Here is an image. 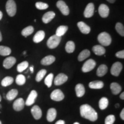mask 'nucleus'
Returning a JSON list of instances; mask_svg holds the SVG:
<instances>
[{
    "label": "nucleus",
    "mask_w": 124,
    "mask_h": 124,
    "mask_svg": "<svg viewBox=\"0 0 124 124\" xmlns=\"http://www.w3.org/2000/svg\"><path fill=\"white\" fill-rule=\"evenodd\" d=\"M80 116L91 121H95L98 119V114L95 110L89 105H82L80 107Z\"/></svg>",
    "instance_id": "nucleus-1"
},
{
    "label": "nucleus",
    "mask_w": 124,
    "mask_h": 124,
    "mask_svg": "<svg viewBox=\"0 0 124 124\" xmlns=\"http://www.w3.org/2000/svg\"><path fill=\"white\" fill-rule=\"evenodd\" d=\"M99 43L103 46H108L111 43V38L109 34L103 32L98 36Z\"/></svg>",
    "instance_id": "nucleus-2"
},
{
    "label": "nucleus",
    "mask_w": 124,
    "mask_h": 124,
    "mask_svg": "<svg viewBox=\"0 0 124 124\" xmlns=\"http://www.w3.org/2000/svg\"><path fill=\"white\" fill-rule=\"evenodd\" d=\"M61 41V37L58 36L57 35H53L51 36L48 40L46 45L50 49H54L56 48L60 44Z\"/></svg>",
    "instance_id": "nucleus-3"
},
{
    "label": "nucleus",
    "mask_w": 124,
    "mask_h": 124,
    "mask_svg": "<svg viewBox=\"0 0 124 124\" xmlns=\"http://www.w3.org/2000/svg\"><path fill=\"white\" fill-rule=\"evenodd\" d=\"M6 10L7 13L10 17H13L16 15L17 11V7L14 0H8L6 4Z\"/></svg>",
    "instance_id": "nucleus-4"
},
{
    "label": "nucleus",
    "mask_w": 124,
    "mask_h": 124,
    "mask_svg": "<svg viewBox=\"0 0 124 124\" xmlns=\"http://www.w3.org/2000/svg\"><path fill=\"white\" fill-rule=\"evenodd\" d=\"M96 66V62L94 60L90 59L87 60L83 65L82 68V70L83 72H88L93 70L95 68Z\"/></svg>",
    "instance_id": "nucleus-5"
},
{
    "label": "nucleus",
    "mask_w": 124,
    "mask_h": 124,
    "mask_svg": "<svg viewBox=\"0 0 124 124\" xmlns=\"http://www.w3.org/2000/svg\"><path fill=\"white\" fill-rule=\"evenodd\" d=\"M122 64L120 62H117L114 63V64L112 65L111 67L110 72L111 74L113 76H115V77H118L120 75V72H121L122 70Z\"/></svg>",
    "instance_id": "nucleus-6"
},
{
    "label": "nucleus",
    "mask_w": 124,
    "mask_h": 124,
    "mask_svg": "<svg viewBox=\"0 0 124 124\" xmlns=\"http://www.w3.org/2000/svg\"><path fill=\"white\" fill-rule=\"evenodd\" d=\"M51 98L55 101H61L64 98V95L60 90L56 89L51 94Z\"/></svg>",
    "instance_id": "nucleus-7"
},
{
    "label": "nucleus",
    "mask_w": 124,
    "mask_h": 124,
    "mask_svg": "<svg viewBox=\"0 0 124 124\" xmlns=\"http://www.w3.org/2000/svg\"><path fill=\"white\" fill-rule=\"evenodd\" d=\"M56 7L58 8L61 13L64 16H68L70 13V10L68 6L63 1L60 0L56 3Z\"/></svg>",
    "instance_id": "nucleus-8"
},
{
    "label": "nucleus",
    "mask_w": 124,
    "mask_h": 124,
    "mask_svg": "<svg viewBox=\"0 0 124 124\" xmlns=\"http://www.w3.org/2000/svg\"><path fill=\"white\" fill-rule=\"evenodd\" d=\"M68 80V77L63 73L58 74L54 79V84L56 86H60Z\"/></svg>",
    "instance_id": "nucleus-9"
},
{
    "label": "nucleus",
    "mask_w": 124,
    "mask_h": 124,
    "mask_svg": "<svg viewBox=\"0 0 124 124\" xmlns=\"http://www.w3.org/2000/svg\"><path fill=\"white\" fill-rule=\"evenodd\" d=\"M94 5L93 3H89L86 6L84 11V16L86 18H90L93 16L94 13Z\"/></svg>",
    "instance_id": "nucleus-10"
},
{
    "label": "nucleus",
    "mask_w": 124,
    "mask_h": 124,
    "mask_svg": "<svg viewBox=\"0 0 124 124\" xmlns=\"http://www.w3.org/2000/svg\"><path fill=\"white\" fill-rule=\"evenodd\" d=\"M31 113L35 120H39L42 116V111L38 105H35L31 108Z\"/></svg>",
    "instance_id": "nucleus-11"
},
{
    "label": "nucleus",
    "mask_w": 124,
    "mask_h": 124,
    "mask_svg": "<svg viewBox=\"0 0 124 124\" xmlns=\"http://www.w3.org/2000/svg\"><path fill=\"white\" fill-rule=\"evenodd\" d=\"M25 106V102L24 100L21 98H18L14 102L13 105V108L16 111H21L24 108Z\"/></svg>",
    "instance_id": "nucleus-12"
},
{
    "label": "nucleus",
    "mask_w": 124,
    "mask_h": 124,
    "mask_svg": "<svg viewBox=\"0 0 124 124\" xmlns=\"http://www.w3.org/2000/svg\"><path fill=\"white\" fill-rule=\"evenodd\" d=\"M98 12L102 18H106L109 15V8L106 5L101 4L98 8Z\"/></svg>",
    "instance_id": "nucleus-13"
},
{
    "label": "nucleus",
    "mask_w": 124,
    "mask_h": 124,
    "mask_svg": "<svg viewBox=\"0 0 124 124\" xmlns=\"http://www.w3.org/2000/svg\"><path fill=\"white\" fill-rule=\"evenodd\" d=\"M16 62V59L15 58L12 56L8 57L3 62V66L6 69H9L15 64Z\"/></svg>",
    "instance_id": "nucleus-14"
},
{
    "label": "nucleus",
    "mask_w": 124,
    "mask_h": 124,
    "mask_svg": "<svg viewBox=\"0 0 124 124\" xmlns=\"http://www.w3.org/2000/svg\"><path fill=\"white\" fill-rule=\"evenodd\" d=\"M37 97H38V93L35 90H32L30 93L27 101H26L25 105L28 106L33 105L35 102V100Z\"/></svg>",
    "instance_id": "nucleus-15"
},
{
    "label": "nucleus",
    "mask_w": 124,
    "mask_h": 124,
    "mask_svg": "<svg viewBox=\"0 0 124 124\" xmlns=\"http://www.w3.org/2000/svg\"><path fill=\"white\" fill-rule=\"evenodd\" d=\"M77 25L82 33L88 34L90 32V27L83 21H79V22L78 23Z\"/></svg>",
    "instance_id": "nucleus-16"
},
{
    "label": "nucleus",
    "mask_w": 124,
    "mask_h": 124,
    "mask_svg": "<svg viewBox=\"0 0 124 124\" xmlns=\"http://www.w3.org/2000/svg\"><path fill=\"white\" fill-rule=\"evenodd\" d=\"M57 112L55 108H51L47 111V115H46V119L48 122H52L55 120L56 117Z\"/></svg>",
    "instance_id": "nucleus-17"
},
{
    "label": "nucleus",
    "mask_w": 124,
    "mask_h": 124,
    "mask_svg": "<svg viewBox=\"0 0 124 124\" xmlns=\"http://www.w3.org/2000/svg\"><path fill=\"white\" fill-rule=\"evenodd\" d=\"M55 13H54V12L50 11L46 12L43 15L42 20L43 23H45V24H47L50 22V21L52 20L53 18L55 17Z\"/></svg>",
    "instance_id": "nucleus-18"
},
{
    "label": "nucleus",
    "mask_w": 124,
    "mask_h": 124,
    "mask_svg": "<svg viewBox=\"0 0 124 124\" xmlns=\"http://www.w3.org/2000/svg\"><path fill=\"white\" fill-rule=\"evenodd\" d=\"M93 51L95 55L98 56L103 55L106 52L105 48L102 46L100 45H96L93 47Z\"/></svg>",
    "instance_id": "nucleus-19"
},
{
    "label": "nucleus",
    "mask_w": 124,
    "mask_h": 124,
    "mask_svg": "<svg viewBox=\"0 0 124 124\" xmlns=\"http://www.w3.org/2000/svg\"><path fill=\"white\" fill-rule=\"evenodd\" d=\"M89 86L92 89H101L103 87L104 83L101 80H95V81L90 82Z\"/></svg>",
    "instance_id": "nucleus-20"
},
{
    "label": "nucleus",
    "mask_w": 124,
    "mask_h": 124,
    "mask_svg": "<svg viewBox=\"0 0 124 124\" xmlns=\"http://www.w3.org/2000/svg\"><path fill=\"white\" fill-rule=\"evenodd\" d=\"M55 61V56L52 55L46 56L41 60V64L44 66H48L54 63Z\"/></svg>",
    "instance_id": "nucleus-21"
},
{
    "label": "nucleus",
    "mask_w": 124,
    "mask_h": 124,
    "mask_svg": "<svg viewBox=\"0 0 124 124\" xmlns=\"http://www.w3.org/2000/svg\"><path fill=\"white\" fill-rule=\"evenodd\" d=\"M45 38V32L43 31H39L34 36L33 40L36 43L41 42Z\"/></svg>",
    "instance_id": "nucleus-22"
},
{
    "label": "nucleus",
    "mask_w": 124,
    "mask_h": 124,
    "mask_svg": "<svg viewBox=\"0 0 124 124\" xmlns=\"http://www.w3.org/2000/svg\"><path fill=\"white\" fill-rule=\"evenodd\" d=\"M110 89L114 95H117L121 91L122 88L118 83L113 82L110 85Z\"/></svg>",
    "instance_id": "nucleus-23"
},
{
    "label": "nucleus",
    "mask_w": 124,
    "mask_h": 124,
    "mask_svg": "<svg viewBox=\"0 0 124 124\" xmlns=\"http://www.w3.org/2000/svg\"><path fill=\"white\" fill-rule=\"evenodd\" d=\"M76 94L78 97H82L84 95L85 93V87L82 84H78L75 86Z\"/></svg>",
    "instance_id": "nucleus-24"
},
{
    "label": "nucleus",
    "mask_w": 124,
    "mask_h": 124,
    "mask_svg": "<svg viewBox=\"0 0 124 124\" xmlns=\"http://www.w3.org/2000/svg\"><path fill=\"white\" fill-rule=\"evenodd\" d=\"M108 72V67L105 64H101L99 66L97 70V75L100 77L104 76Z\"/></svg>",
    "instance_id": "nucleus-25"
},
{
    "label": "nucleus",
    "mask_w": 124,
    "mask_h": 124,
    "mask_svg": "<svg viewBox=\"0 0 124 124\" xmlns=\"http://www.w3.org/2000/svg\"><path fill=\"white\" fill-rule=\"evenodd\" d=\"M90 56V51L88 50V49H84L79 54L78 59L79 61L82 62L87 58H89Z\"/></svg>",
    "instance_id": "nucleus-26"
},
{
    "label": "nucleus",
    "mask_w": 124,
    "mask_h": 124,
    "mask_svg": "<svg viewBox=\"0 0 124 124\" xmlns=\"http://www.w3.org/2000/svg\"><path fill=\"white\" fill-rule=\"evenodd\" d=\"M75 43H74V42H73L72 41H69L66 43L65 49H66V51L67 53H72L74 51V50H75Z\"/></svg>",
    "instance_id": "nucleus-27"
},
{
    "label": "nucleus",
    "mask_w": 124,
    "mask_h": 124,
    "mask_svg": "<svg viewBox=\"0 0 124 124\" xmlns=\"http://www.w3.org/2000/svg\"><path fill=\"white\" fill-rule=\"evenodd\" d=\"M67 30H68L67 26H65V25L59 26V27L57 28L56 31V35L58 36L59 37H61L66 33V32L67 31Z\"/></svg>",
    "instance_id": "nucleus-28"
},
{
    "label": "nucleus",
    "mask_w": 124,
    "mask_h": 124,
    "mask_svg": "<svg viewBox=\"0 0 124 124\" xmlns=\"http://www.w3.org/2000/svg\"><path fill=\"white\" fill-rule=\"evenodd\" d=\"M18 95V91L16 89H12L7 94V99L8 101H12Z\"/></svg>",
    "instance_id": "nucleus-29"
},
{
    "label": "nucleus",
    "mask_w": 124,
    "mask_h": 124,
    "mask_svg": "<svg viewBox=\"0 0 124 124\" xmlns=\"http://www.w3.org/2000/svg\"><path fill=\"white\" fill-rule=\"evenodd\" d=\"M108 99L106 97H103L99 101V107L101 110H105L108 108Z\"/></svg>",
    "instance_id": "nucleus-30"
},
{
    "label": "nucleus",
    "mask_w": 124,
    "mask_h": 124,
    "mask_svg": "<svg viewBox=\"0 0 124 124\" xmlns=\"http://www.w3.org/2000/svg\"><path fill=\"white\" fill-rule=\"evenodd\" d=\"M12 51L10 48L8 46H0V55L1 56H8L10 55Z\"/></svg>",
    "instance_id": "nucleus-31"
},
{
    "label": "nucleus",
    "mask_w": 124,
    "mask_h": 124,
    "mask_svg": "<svg viewBox=\"0 0 124 124\" xmlns=\"http://www.w3.org/2000/svg\"><path fill=\"white\" fill-rule=\"evenodd\" d=\"M13 81L14 79L13 78L11 77H7L2 79L1 82V85L4 87H7L12 85Z\"/></svg>",
    "instance_id": "nucleus-32"
},
{
    "label": "nucleus",
    "mask_w": 124,
    "mask_h": 124,
    "mask_svg": "<svg viewBox=\"0 0 124 124\" xmlns=\"http://www.w3.org/2000/svg\"><path fill=\"white\" fill-rule=\"evenodd\" d=\"M34 28L32 26H28V27L25 28L21 32V35L24 37H27L28 36L30 35L33 32Z\"/></svg>",
    "instance_id": "nucleus-33"
},
{
    "label": "nucleus",
    "mask_w": 124,
    "mask_h": 124,
    "mask_svg": "<svg viewBox=\"0 0 124 124\" xmlns=\"http://www.w3.org/2000/svg\"><path fill=\"white\" fill-rule=\"evenodd\" d=\"M28 66V62L27 61H24L18 64L17 67V70L18 72H21L23 71H24L25 70L27 69Z\"/></svg>",
    "instance_id": "nucleus-34"
},
{
    "label": "nucleus",
    "mask_w": 124,
    "mask_h": 124,
    "mask_svg": "<svg viewBox=\"0 0 124 124\" xmlns=\"http://www.w3.org/2000/svg\"><path fill=\"white\" fill-rule=\"evenodd\" d=\"M26 82V78L24 75H22V74H19L17 76L16 79V82L18 85L20 86H22V85H24Z\"/></svg>",
    "instance_id": "nucleus-35"
},
{
    "label": "nucleus",
    "mask_w": 124,
    "mask_h": 124,
    "mask_svg": "<svg viewBox=\"0 0 124 124\" xmlns=\"http://www.w3.org/2000/svg\"><path fill=\"white\" fill-rule=\"evenodd\" d=\"M53 79H54L53 74L51 73L48 74V75L46 76V79H45L44 80V83L48 87H50L52 86Z\"/></svg>",
    "instance_id": "nucleus-36"
},
{
    "label": "nucleus",
    "mask_w": 124,
    "mask_h": 124,
    "mask_svg": "<svg viewBox=\"0 0 124 124\" xmlns=\"http://www.w3.org/2000/svg\"><path fill=\"white\" fill-rule=\"evenodd\" d=\"M116 29L117 32L121 36H124V27L123 24L121 23H117L116 25Z\"/></svg>",
    "instance_id": "nucleus-37"
},
{
    "label": "nucleus",
    "mask_w": 124,
    "mask_h": 124,
    "mask_svg": "<svg viewBox=\"0 0 124 124\" xmlns=\"http://www.w3.org/2000/svg\"><path fill=\"white\" fill-rule=\"evenodd\" d=\"M46 70L43 69L39 71L38 72V73L37 74L36 77V80L37 82H40L41 80L43 79V78L46 75Z\"/></svg>",
    "instance_id": "nucleus-38"
},
{
    "label": "nucleus",
    "mask_w": 124,
    "mask_h": 124,
    "mask_svg": "<svg viewBox=\"0 0 124 124\" xmlns=\"http://www.w3.org/2000/svg\"><path fill=\"white\" fill-rule=\"evenodd\" d=\"M36 7L39 10H45L48 8V5L46 3H44L42 2H38L35 4Z\"/></svg>",
    "instance_id": "nucleus-39"
},
{
    "label": "nucleus",
    "mask_w": 124,
    "mask_h": 124,
    "mask_svg": "<svg viewBox=\"0 0 124 124\" xmlns=\"http://www.w3.org/2000/svg\"><path fill=\"white\" fill-rule=\"evenodd\" d=\"M116 118L114 115H108L107 116L105 120V124H113L115 121Z\"/></svg>",
    "instance_id": "nucleus-40"
},
{
    "label": "nucleus",
    "mask_w": 124,
    "mask_h": 124,
    "mask_svg": "<svg viewBox=\"0 0 124 124\" xmlns=\"http://www.w3.org/2000/svg\"><path fill=\"white\" fill-rule=\"evenodd\" d=\"M116 57H117V58H118L124 59V51L122 50L117 52V53L116 54Z\"/></svg>",
    "instance_id": "nucleus-41"
},
{
    "label": "nucleus",
    "mask_w": 124,
    "mask_h": 124,
    "mask_svg": "<svg viewBox=\"0 0 124 124\" xmlns=\"http://www.w3.org/2000/svg\"><path fill=\"white\" fill-rule=\"evenodd\" d=\"M120 117L122 120H124V109L122 110L121 112L120 113Z\"/></svg>",
    "instance_id": "nucleus-42"
},
{
    "label": "nucleus",
    "mask_w": 124,
    "mask_h": 124,
    "mask_svg": "<svg viewBox=\"0 0 124 124\" xmlns=\"http://www.w3.org/2000/svg\"><path fill=\"white\" fill-rule=\"evenodd\" d=\"M55 124H65V122L63 120H59L56 122Z\"/></svg>",
    "instance_id": "nucleus-43"
},
{
    "label": "nucleus",
    "mask_w": 124,
    "mask_h": 124,
    "mask_svg": "<svg viewBox=\"0 0 124 124\" xmlns=\"http://www.w3.org/2000/svg\"><path fill=\"white\" fill-rule=\"evenodd\" d=\"M120 98L121 99V100H124V93L122 92L121 94L120 95Z\"/></svg>",
    "instance_id": "nucleus-44"
},
{
    "label": "nucleus",
    "mask_w": 124,
    "mask_h": 124,
    "mask_svg": "<svg viewBox=\"0 0 124 124\" xmlns=\"http://www.w3.org/2000/svg\"><path fill=\"white\" fill-rule=\"evenodd\" d=\"M107 1H108V2H109L110 3H111V4H113V3L115 2V1L116 0H107Z\"/></svg>",
    "instance_id": "nucleus-45"
},
{
    "label": "nucleus",
    "mask_w": 124,
    "mask_h": 124,
    "mask_svg": "<svg viewBox=\"0 0 124 124\" xmlns=\"http://www.w3.org/2000/svg\"><path fill=\"white\" fill-rule=\"evenodd\" d=\"M2 16H3V14H2V12L1 11H0V20L2 19Z\"/></svg>",
    "instance_id": "nucleus-46"
},
{
    "label": "nucleus",
    "mask_w": 124,
    "mask_h": 124,
    "mask_svg": "<svg viewBox=\"0 0 124 124\" xmlns=\"http://www.w3.org/2000/svg\"><path fill=\"white\" fill-rule=\"evenodd\" d=\"M30 71L32 73H33V66H31L30 67Z\"/></svg>",
    "instance_id": "nucleus-47"
},
{
    "label": "nucleus",
    "mask_w": 124,
    "mask_h": 124,
    "mask_svg": "<svg viewBox=\"0 0 124 124\" xmlns=\"http://www.w3.org/2000/svg\"><path fill=\"white\" fill-rule=\"evenodd\" d=\"M2 35H1V32H0V42H1V41H2Z\"/></svg>",
    "instance_id": "nucleus-48"
},
{
    "label": "nucleus",
    "mask_w": 124,
    "mask_h": 124,
    "mask_svg": "<svg viewBox=\"0 0 124 124\" xmlns=\"http://www.w3.org/2000/svg\"><path fill=\"white\" fill-rule=\"evenodd\" d=\"M119 106H120V105H119L118 103H117V104H116V108H119Z\"/></svg>",
    "instance_id": "nucleus-49"
},
{
    "label": "nucleus",
    "mask_w": 124,
    "mask_h": 124,
    "mask_svg": "<svg viewBox=\"0 0 124 124\" xmlns=\"http://www.w3.org/2000/svg\"><path fill=\"white\" fill-rule=\"evenodd\" d=\"M74 124H80L79 123V122H75V123H74Z\"/></svg>",
    "instance_id": "nucleus-50"
},
{
    "label": "nucleus",
    "mask_w": 124,
    "mask_h": 124,
    "mask_svg": "<svg viewBox=\"0 0 124 124\" xmlns=\"http://www.w3.org/2000/svg\"><path fill=\"white\" fill-rule=\"evenodd\" d=\"M1 101V95H0V102Z\"/></svg>",
    "instance_id": "nucleus-51"
},
{
    "label": "nucleus",
    "mask_w": 124,
    "mask_h": 124,
    "mask_svg": "<svg viewBox=\"0 0 124 124\" xmlns=\"http://www.w3.org/2000/svg\"><path fill=\"white\" fill-rule=\"evenodd\" d=\"M2 108V106H1V105L0 104V108Z\"/></svg>",
    "instance_id": "nucleus-52"
},
{
    "label": "nucleus",
    "mask_w": 124,
    "mask_h": 124,
    "mask_svg": "<svg viewBox=\"0 0 124 124\" xmlns=\"http://www.w3.org/2000/svg\"><path fill=\"white\" fill-rule=\"evenodd\" d=\"M0 124H2V122H1V121H0Z\"/></svg>",
    "instance_id": "nucleus-53"
}]
</instances>
